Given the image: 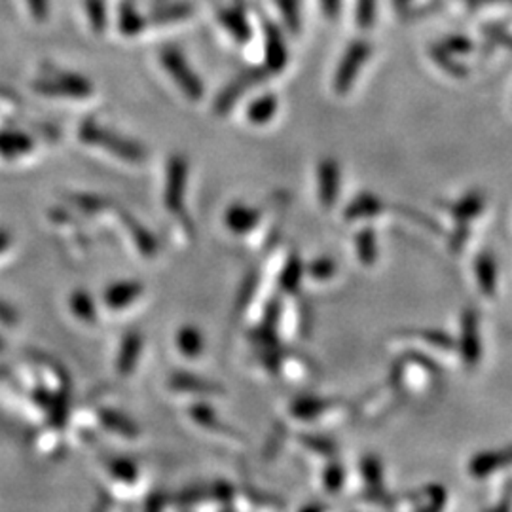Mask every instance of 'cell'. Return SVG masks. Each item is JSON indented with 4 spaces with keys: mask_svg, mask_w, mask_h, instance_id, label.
<instances>
[{
    "mask_svg": "<svg viewBox=\"0 0 512 512\" xmlns=\"http://www.w3.org/2000/svg\"><path fill=\"white\" fill-rule=\"evenodd\" d=\"M160 63L163 71L173 78L177 88L185 93L187 99H190L192 103L202 101L204 99L202 80L192 71L188 59L177 46H165L160 52Z\"/></svg>",
    "mask_w": 512,
    "mask_h": 512,
    "instance_id": "obj_1",
    "label": "cell"
},
{
    "mask_svg": "<svg viewBox=\"0 0 512 512\" xmlns=\"http://www.w3.org/2000/svg\"><path fill=\"white\" fill-rule=\"evenodd\" d=\"M80 134L86 143L103 148V151L112 152L114 156L124 161L141 163L146 158L143 146H139L137 143L129 141L118 134H114V131L103 129L99 124H86L84 127H82Z\"/></svg>",
    "mask_w": 512,
    "mask_h": 512,
    "instance_id": "obj_2",
    "label": "cell"
},
{
    "mask_svg": "<svg viewBox=\"0 0 512 512\" xmlns=\"http://www.w3.org/2000/svg\"><path fill=\"white\" fill-rule=\"evenodd\" d=\"M369 56H370V44L362 42V40H355L353 44H350V48L345 49V54L334 73L333 84H334L336 93H345L351 88V84L362 67V63L367 61Z\"/></svg>",
    "mask_w": 512,
    "mask_h": 512,
    "instance_id": "obj_3",
    "label": "cell"
},
{
    "mask_svg": "<svg viewBox=\"0 0 512 512\" xmlns=\"http://www.w3.org/2000/svg\"><path fill=\"white\" fill-rule=\"evenodd\" d=\"M188 183V161L180 156H173L168 163V178H165V207L173 213L183 209V195Z\"/></svg>",
    "mask_w": 512,
    "mask_h": 512,
    "instance_id": "obj_4",
    "label": "cell"
},
{
    "mask_svg": "<svg viewBox=\"0 0 512 512\" xmlns=\"http://www.w3.org/2000/svg\"><path fill=\"white\" fill-rule=\"evenodd\" d=\"M317 194L319 204L326 209L336 204L340 194V165L334 160H323L317 168Z\"/></svg>",
    "mask_w": 512,
    "mask_h": 512,
    "instance_id": "obj_5",
    "label": "cell"
},
{
    "mask_svg": "<svg viewBox=\"0 0 512 512\" xmlns=\"http://www.w3.org/2000/svg\"><path fill=\"white\" fill-rule=\"evenodd\" d=\"M143 296V285L139 281H120L105 291V306L112 311H124L134 306Z\"/></svg>",
    "mask_w": 512,
    "mask_h": 512,
    "instance_id": "obj_6",
    "label": "cell"
},
{
    "mask_svg": "<svg viewBox=\"0 0 512 512\" xmlns=\"http://www.w3.org/2000/svg\"><path fill=\"white\" fill-rule=\"evenodd\" d=\"M334 408H338V403L334 401L317 399V396H300V399L292 401L289 412L292 418L300 421H317L330 414Z\"/></svg>",
    "mask_w": 512,
    "mask_h": 512,
    "instance_id": "obj_7",
    "label": "cell"
},
{
    "mask_svg": "<svg viewBox=\"0 0 512 512\" xmlns=\"http://www.w3.org/2000/svg\"><path fill=\"white\" fill-rule=\"evenodd\" d=\"M264 39H266V67L272 73L283 71L287 63V46L281 37V30L275 25L266 23L264 25Z\"/></svg>",
    "mask_w": 512,
    "mask_h": 512,
    "instance_id": "obj_8",
    "label": "cell"
},
{
    "mask_svg": "<svg viewBox=\"0 0 512 512\" xmlns=\"http://www.w3.org/2000/svg\"><path fill=\"white\" fill-rule=\"evenodd\" d=\"M99 421H101V425L107 429L108 433L117 435L120 438L134 440V438H139L141 435V429L135 425L134 420H129L127 416L120 414V412L112 410V408L99 410Z\"/></svg>",
    "mask_w": 512,
    "mask_h": 512,
    "instance_id": "obj_9",
    "label": "cell"
},
{
    "mask_svg": "<svg viewBox=\"0 0 512 512\" xmlns=\"http://www.w3.org/2000/svg\"><path fill=\"white\" fill-rule=\"evenodd\" d=\"M143 355V336L137 333H129L124 336L118 350L117 370L120 376H131L137 369V362Z\"/></svg>",
    "mask_w": 512,
    "mask_h": 512,
    "instance_id": "obj_10",
    "label": "cell"
},
{
    "mask_svg": "<svg viewBox=\"0 0 512 512\" xmlns=\"http://www.w3.org/2000/svg\"><path fill=\"white\" fill-rule=\"evenodd\" d=\"M258 219H260V213L255 207L241 205V204L228 207V211L224 214L226 228L234 234H247L249 230H253L256 226Z\"/></svg>",
    "mask_w": 512,
    "mask_h": 512,
    "instance_id": "obj_11",
    "label": "cell"
},
{
    "mask_svg": "<svg viewBox=\"0 0 512 512\" xmlns=\"http://www.w3.org/2000/svg\"><path fill=\"white\" fill-rule=\"evenodd\" d=\"M169 389H173L177 393L202 395V396L221 393L219 386H214L213 382H207V379L192 376V374H175V376H171Z\"/></svg>",
    "mask_w": 512,
    "mask_h": 512,
    "instance_id": "obj_12",
    "label": "cell"
},
{
    "mask_svg": "<svg viewBox=\"0 0 512 512\" xmlns=\"http://www.w3.org/2000/svg\"><path fill=\"white\" fill-rule=\"evenodd\" d=\"M219 22L230 32V37H234V40L243 44L251 39V27L245 18L243 10L234 8V6L224 8L219 12Z\"/></svg>",
    "mask_w": 512,
    "mask_h": 512,
    "instance_id": "obj_13",
    "label": "cell"
},
{
    "mask_svg": "<svg viewBox=\"0 0 512 512\" xmlns=\"http://www.w3.org/2000/svg\"><path fill=\"white\" fill-rule=\"evenodd\" d=\"M107 474L124 486H134L139 481V467L135 461L127 457H108L105 459Z\"/></svg>",
    "mask_w": 512,
    "mask_h": 512,
    "instance_id": "obj_14",
    "label": "cell"
},
{
    "mask_svg": "<svg viewBox=\"0 0 512 512\" xmlns=\"http://www.w3.org/2000/svg\"><path fill=\"white\" fill-rule=\"evenodd\" d=\"M277 110H279V99L275 95L268 93L264 97H258L256 101H253L249 105V108H247L245 117L253 126H264V124H268L270 120H273Z\"/></svg>",
    "mask_w": 512,
    "mask_h": 512,
    "instance_id": "obj_15",
    "label": "cell"
},
{
    "mask_svg": "<svg viewBox=\"0 0 512 512\" xmlns=\"http://www.w3.org/2000/svg\"><path fill=\"white\" fill-rule=\"evenodd\" d=\"M204 334L195 326H183L177 334V348L180 355L187 359H195L204 355Z\"/></svg>",
    "mask_w": 512,
    "mask_h": 512,
    "instance_id": "obj_16",
    "label": "cell"
},
{
    "mask_svg": "<svg viewBox=\"0 0 512 512\" xmlns=\"http://www.w3.org/2000/svg\"><path fill=\"white\" fill-rule=\"evenodd\" d=\"M194 8L190 3H173V4H165L160 6L151 18H146L148 23H156V25H163V23H175V22H183L187 20L188 15H192Z\"/></svg>",
    "mask_w": 512,
    "mask_h": 512,
    "instance_id": "obj_17",
    "label": "cell"
},
{
    "mask_svg": "<svg viewBox=\"0 0 512 512\" xmlns=\"http://www.w3.org/2000/svg\"><path fill=\"white\" fill-rule=\"evenodd\" d=\"M118 25H120V30L124 32V37H135L148 25V20L144 18V15H141V12L134 4L124 3L120 6Z\"/></svg>",
    "mask_w": 512,
    "mask_h": 512,
    "instance_id": "obj_18",
    "label": "cell"
},
{
    "mask_svg": "<svg viewBox=\"0 0 512 512\" xmlns=\"http://www.w3.org/2000/svg\"><path fill=\"white\" fill-rule=\"evenodd\" d=\"M188 414H190L192 421H194L195 425L204 427L205 431H211V433H228L226 427L221 423L219 416L214 414V410H213L209 404H205V403L194 404V406L190 408Z\"/></svg>",
    "mask_w": 512,
    "mask_h": 512,
    "instance_id": "obj_19",
    "label": "cell"
},
{
    "mask_svg": "<svg viewBox=\"0 0 512 512\" xmlns=\"http://www.w3.org/2000/svg\"><path fill=\"white\" fill-rule=\"evenodd\" d=\"M84 10L93 32L101 35L107 29V0H84Z\"/></svg>",
    "mask_w": 512,
    "mask_h": 512,
    "instance_id": "obj_20",
    "label": "cell"
},
{
    "mask_svg": "<svg viewBox=\"0 0 512 512\" xmlns=\"http://www.w3.org/2000/svg\"><path fill=\"white\" fill-rule=\"evenodd\" d=\"M281 18H283V23L287 25V29L291 32H300V23H302V15H300V0H275Z\"/></svg>",
    "mask_w": 512,
    "mask_h": 512,
    "instance_id": "obj_21",
    "label": "cell"
},
{
    "mask_svg": "<svg viewBox=\"0 0 512 512\" xmlns=\"http://www.w3.org/2000/svg\"><path fill=\"white\" fill-rule=\"evenodd\" d=\"M343 481H345V471L338 464V461L326 465V469L323 471V488L328 493H338L342 490V486H343Z\"/></svg>",
    "mask_w": 512,
    "mask_h": 512,
    "instance_id": "obj_22",
    "label": "cell"
},
{
    "mask_svg": "<svg viewBox=\"0 0 512 512\" xmlns=\"http://www.w3.org/2000/svg\"><path fill=\"white\" fill-rule=\"evenodd\" d=\"M73 311L80 319H84V321H93V317L97 319V311L93 308V302H91L90 296L84 292H78L73 299Z\"/></svg>",
    "mask_w": 512,
    "mask_h": 512,
    "instance_id": "obj_23",
    "label": "cell"
},
{
    "mask_svg": "<svg viewBox=\"0 0 512 512\" xmlns=\"http://www.w3.org/2000/svg\"><path fill=\"white\" fill-rule=\"evenodd\" d=\"M334 272H336V264L328 258L313 260L308 266V273L316 281H326L334 275Z\"/></svg>",
    "mask_w": 512,
    "mask_h": 512,
    "instance_id": "obj_24",
    "label": "cell"
},
{
    "mask_svg": "<svg viewBox=\"0 0 512 512\" xmlns=\"http://www.w3.org/2000/svg\"><path fill=\"white\" fill-rule=\"evenodd\" d=\"M304 444V448L313 452V454H319V456H326V457H333L334 456V444L321 438V437H302L300 438Z\"/></svg>",
    "mask_w": 512,
    "mask_h": 512,
    "instance_id": "obj_25",
    "label": "cell"
},
{
    "mask_svg": "<svg viewBox=\"0 0 512 512\" xmlns=\"http://www.w3.org/2000/svg\"><path fill=\"white\" fill-rule=\"evenodd\" d=\"M376 18V0H357V23L362 29L372 27Z\"/></svg>",
    "mask_w": 512,
    "mask_h": 512,
    "instance_id": "obj_26",
    "label": "cell"
},
{
    "mask_svg": "<svg viewBox=\"0 0 512 512\" xmlns=\"http://www.w3.org/2000/svg\"><path fill=\"white\" fill-rule=\"evenodd\" d=\"M360 473L369 486H376L379 482V464L374 457H365L360 464Z\"/></svg>",
    "mask_w": 512,
    "mask_h": 512,
    "instance_id": "obj_27",
    "label": "cell"
},
{
    "mask_svg": "<svg viewBox=\"0 0 512 512\" xmlns=\"http://www.w3.org/2000/svg\"><path fill=\"white\" fill-rule=\"evenodd\" d=\"M27 8L35 22H46L49 13V0H27Z\"/></svg>",
    "mask_w": 512,
    "mask_h": 512,
    "instance_id": "obj_28",
    "label": "cell"
},
{
    "mask_svg": "<svg viewBox=\"0 0 512 512\" xmlns=\"http://www.w3.org/2000/svg\"><path fill=\"white\" fill-rule=\"evenodd\" d=\"M319 6L328 22H336L342 12V0H319Z\"/></svg>",
    "mask_w": 512,
    "mask_h": 512,
    "instance_id": "obj_29",
    "label": "cell"
},
{
    "mask_svg": "<svg viewBox=\"0 0 512 512\" xmlns=\"http://www.w3.org/2000/svg\"><path fill=\"white\" fill-rule=\"evenodd\" d=\"M300 512H325L319 505H309V507H306V508H302Z\"/></svg>",
    "mask_w": 512,
    "mask_h": 512,
    "instance_id": "obj_30",
    "label": "cell"
},
{
    "mask_svg": "<svg viewBox=\"0 0 512 512\" xmlns=\"http://www.w3.org/2000/svg\"><path fill=\"white\" fill-rule=\"evenodd\" d=\"M395 3H399V4H404V3H408V0H395ZM396 4V6H399Z\"/></svg>",
    "mask_w": 512,
    "mask_h": 512,
    "instance_id": "obj_31",
    "label": "cell"
}]
</instances>
